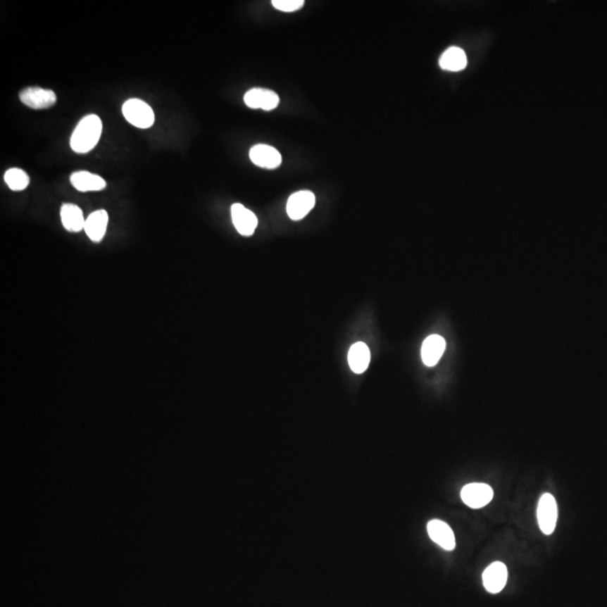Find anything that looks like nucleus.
Segmentation results:
<instances>
[{
    "label": "nucleus",
    "instance_id": "nucleus-11",
    "mask_svg": "<svg viewBox=\"0 0 607 607\" xmlns=\"http://www.w3.org/2000/svg\"><path fill=\"white\" fill-rule=\"evenodd\" d=\"M484 586L489 593L497 594L506 585L507 568L503 563H494L488 565L482 574Z\"/></svg>",
    "mask_w": 607,
    "mask_h": 607
},
{
    "label": "nucleus",
    "instance_id": "nucleus-18",
    "mask_svg": "<svg viewBox=\"0 0 607 607\" xmlns=\"http://www.w3.org/2000/svg\"><path fill=\"white\" fill-rule=\"evenodd\" d=\"M4 180H5L7 186L14 192H22L26 189L30 184V177L25 171L18 168H11L6 171L4 175Z\"/></svg>",
    "mask_w": 607,
    "mask_h": 607
},
{
    "label": "nucleus",
    "instance_id": "nucleus-19",
    "mask_svg": "<svg viewBox=\"0 0 607 607\" xmlns=\"http://www.w3.org/2000/svg\"><path fill=\"white\" fill-rule=\"evenodd\" d=\"M304 0H273V5L278 11L292 13L299 11L304 6Z\"/></svg>",
    "mask_w": 607,
    "mask_h": 607
},
{
    "label": "nucleus",
    "instance_id": "nucleus-14",
    "mask_svg": "<svg viewBox=\"0 0 607 607\" xmlns=\"http://www.w3.org/2000/svg\"><path fill=\"white\" fill-rule=\"evenodd\" d=\"M61 222L64 229L68 232L78 233L85 230L86 220L80 207L75 204H63L61 207Z\"/></svg>",
    "mask_w": 607,
    "mask_h": 607
},
{
    "label": "nucleus",
    "instance_id": "nucleus-17",
    "mask_svg": "<svg viewBox=\"0 0 607 607\" xmlns=\"http://www.w3.org/2000/svg\"><path fill=\"white\" fill-rule=\"evenodd\" d=\"M440 65L449 71H460L467 65V56L461 49H448L441 56Z\"/></svg>",
    "mask_w": 607,
    "mask_h": 607
},
{
    "label": "nucleus",
    "instance_id": "nucleus-16",
    "mask_svg": "<svg viewBox=\"0 0 607 607\" xmlns=\"http://www.w3.org/2000/svg\"><path fill=\"white\" fill-rule=\"evenodd\" d=\"M349 365L351 370L356 373H363L367 370L368 365L370 363V351L367 344L363 342H358L350 348L348 354Z\"/></svg>",
    "mask_w": 607,
    "mask_h": 607
},
{
    "label": "nucleus",
    "instance_id": "nucleus-9",
    "mask_svg": "<svg viewBox=\"0 0 607 607\" xmlns=\"http://www.w3.org/2000/svg\"><path fill=\"white\" fill-rule=\"evenodd\" d=\"M427 533L433 542L446 551H452L456 548V537L453 531L446 522L432 520L427 524Z\"/></svg>",
    "mask_w": 607,
    "mask_h": 607
},
{
    "label": "nucleus",
    "instance_id": "nucleus-6",
    "mask_svg": "<svg viewBox=\"0 0 607 607\" xmlns=\"http://www.w3.org/2000/svg\"><path fill=\"white\" fill-rule=\"evenodd\" d=\"M315 205V196L313 192H295L290 196L287 203V213L292 220H303Z\"/></svg>",
    "mask_w": 607,
    "mask_h": 607
},
{
    "label": "nucleus",
    "instance_id": "nucleus-2",
    "mask_svg": "<svg viewBox=\"0 0 607 607\" xmlns=\"http://www.w3.org/2000/svg\"><path fill=\"white\" fill-rule=\"evenodd\" d=\"M123 115L130 124L137 128L151 127L154 124V109L141 99H130L123 105Z\"/></svg>",
    "mask_w": 607,
    "mask_h": 607
},
{
    "label": "nucleus",
    "instance_id": "nucleus-3",
    "mask_svg": "<svg viewBox=\"0 0 607 607\" xmlns=\"http://www.w3.org/2000/svg\"><path fill=\"white\" fill-rule=\"evenodd\" d=\"M558 520V505L551 494H544L539 501L538 522L544 534L553 533Z\"/></svg>",
    "mask_w": 607,
    "mask_h": 607
},
{
    "label": "nucleus",
    "instance_id": "nucleus-7",
    "mask_svg": "<svg viewBox=\"0 0 607 607\" xmlns=\"http://www.w3.org/2000/svg\"><path fill=\"white\" fill-rule=\"evenodd\" d=\"M232 220L235 229L243 237H251L258 226V218L254 213L245 208L242 204H233L231 207Z\"/></svg>",
    "mask_w": 607,
    "mask_h": 607
},
{
    "label": "nucleus",
    "instance_id": "nucleus-13",
    "mask_svg": "<svg viewBox=\"0 0 607 607\" xmlns=\"http://www.w3.org/2000/svg\"><path fill=\"white\" fill-rule=\"evenodd\" d=\"M70 182L75 189L81 192H101L106 188V182L101 176L88 171L73 173L70 177Z\"/></svg>",
    "mask_w": 607,
    "mask_h": 607
},
{
    "label": "nucleus",
    "instance_id": "nucleus-15",
    "mask_svg": "<svg viewBox=\"0 0 607 607\" xmlns=\"http://www.w3.org/2000/svg\"><path fill=\"white\" fill-rule=\"evenodd\" d=\"M446 350V341L440 335H431L425 339L422 346V360L424 365L433 367L439 363Z\"/></svg>",
    "mask_w": 607,
    "mask_h": 607
},
{
    "label": "nucleus",
    "instance_id": "nucleus-1",
    "mask_svg": "<svg viewBox=\"0 0 607 607\" xmlns=\"http://www.w3.org/2000/svg\"><path fill=\"white\" fill-rule=\"evenodd\" d=\"M103 132V123L97 115H88L79 122L70 139V145L77 154H87L97 145Z\"/></svg>",
    "mask_w": 607,
    "mask_h": 607
},
{
    "label": "nucleus",
    "instance_id": "nucleus-8",
    "mask_svg": "<svg viewBox=\"0 0 607 607\" xmlns=\"http://www.w3.org/2000/svg\"><path fill=\"white\" fill-rule=\"evenodd\" d=\"M244 103L250 108L273 111L278 106L279 97L273 90L254 88L245 94Z\"/></svg>",
    "mask_w": 607,
    "mask_h": 607
},
{
    "label": "nucleus",
    "instance_id": "nucleus-10",
    "mask_svg": "<svg viewBox=\"0 0 607 607\" xmlns=\"http://www.w3.org/2000/svg\"><path fill=\"white\" fill-rule=\"evenodd\" d=\"M250 159L254 165L265 169H276L282 163V156L270 145H254L250 150Z\"/></svg>",
    "mask_w": 607,
    "mask_h": 607
},
{
    "label": "nucleus",
    "instance_id": "nucleus-5",
    "mask_svg": "<svg viewBox=\"0 0 607 607\" xmlns=\"http://www.w3.org/2000/svg\"><path fill=\"white\" fill-rule=\"evenodd\" d=\"M20 99L30 108L44 109L54 106L56 95L52 90L43 89L41 87H28L20 92Z\"/></svg>",
    "mask_w": 607,
    "mask_h": 607
},
{
    "label": "nucleus",
    "instance_id": "nucleus-4",
    "mask_svg": "<svg viewBox=\"0 0 607 607\" xmlns=\"http://www.w3.org/2000/svg\"><path fill=\"white\" fill-rule=\"evenodd\" d=\"M494 497V490L487 484L473 482L461 490V499L471 508H482L489 504Z\"/></svg>",
    "mask_w": 607,
    "mask_h": 607
},
{
    "label": "nucleus",
    "instance_id": "nucleus-12",
    "mask_svg": "<svg viewBox=\"0 0 607 607\" xmlns=\"http://www.w3.org/2000/svg\"><path fill=\"white\" fill-rule=\"evenodd\" d=\"M108 225V214L106 211L99 209L92 213L86 220L85 232L92 242H101L106 234Z\"/></svg>",
    "mask_w": 607,
    "mask_h": 607
}]
</instances>
